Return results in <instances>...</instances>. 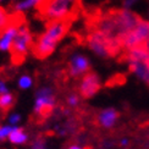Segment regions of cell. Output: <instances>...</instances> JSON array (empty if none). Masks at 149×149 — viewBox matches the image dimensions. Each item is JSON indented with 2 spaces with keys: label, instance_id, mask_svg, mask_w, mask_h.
<instances>
[{
  "label": "cell",
  "instance_id": "1",
  "mask_svg": "<svg viewBox=\"0 0 149 149\" xmlns=\"http://www.w3.org/2000/svg\"><path fill=\"white\" fill-rule=\"evenodd\" d=\"M71 21H55L48 22L44 31L37 37L32 54L37 59L44 60L56 50L59 43L69 33Z\"/></svg>",
  "mask_w": 149,
  "mask_h": 149
},
{
  "label": "cell",
  "instance_id": "2",
  "mask_svg": "<svg viewBox=\"0 0 149 149\" xmlns=\"http://www.w3.org/2000/svg\"><path fill=\"white\" fill-rule=\"evenodd\" d=\"M81 0H45L38 9V14L47 23L55 21L72 22L81 11Z\"/></svg>",
  "mask_w": 149,
  "mask_h": 149
},
{
  "label": "cell",
  "instance_id": "3",
  "mask_svg": "<svg viewBox=\"0 0 149 149\" xmlns=\"http://www.w3.org/2000/svg\"><path fill=\"white\" fill-rule=\"evenodd\" d=\"M86 45L93 54L102 59L116 58L122 53L119 42L110 38L94 27H92L86 36Z\"/></svg>",
  "mask_w": 149,
  "mask_h": 149
},
{
  "label": "cell",
  "instance_id": "4",
  "mask_svg": "<svg viewBox=\"0 0 149 149\" xmlns=\"http://www.w3.org/2000/svg\"><path fill=\"white\" fill-rule=\"evenodd\" d=\"M128 70L139 81L149 86V53L144 48H136L122 54Z\"/></svg>",
  "mask_w": 149,
  "mask_h": 149
},
{
  "label": "cell",
  "instance_id": "5",
  "mask_svg": "<svg viewBox=\"0 0 149 149\" xmlns=\"http://www.w3.org/2000/svg\"><path fill=\"white\" fill-rule=\"evenodd\" d=\"M34 40H36L34 36L31 28L28 27V24L24 23V21H22L21 24L18 26L17 34L15 37L14 44H12V49L10 53L12 63L16 65L22 64L26 60L27 55L29 53H32Z\"/></svg>",
  "mask_w": 149,
  "mask_h": 149
},
{
  "label": "cell",
  "instance_id": "6",
  "mask_svg": "<svg viewBox=\"0 0 149 149\" xmlns=\"http://www.w3.org/2000/svg\"><path fill=\"white\" fill-rule=\"evenodd\" d=\"M56 107V95L52 87L43 86L37 89L34 95L33 114L39 119L49 117Z\"/></svg>",
  "mask_w": 149,
  "mask_h": 149
},
{
  "label": "cell",
  "instance_id": "7",
  "mask_svg": "<svg viewBox=\"0 0 149 149\" xmlns=\"http://www.w3.org/2000/svg\"><path fill=\"white\" fill-rule=\"evenodd\" d=\"M148 40H149V20L141 18V21L132 31H130L128 33L121 37L120 44L122 48V53L143 47Z\"/></svg>",
  "mask_w": 149,
  "mask_h": 149
},
{
  "label": "cell",
  "instance_id": "8",
  "mask_svg": "<svg viewBox=\"0 0 149 149\" xmlns=\"http://www.w3.org/2000/svg\"><path fill=\"white\" fill-rule=\"evenodd\" d=\"M102 89V79L99 74L89 71L83 77H81L78 83V94L82 99H91L98 94Z\"/></svg>",
  "mask_w": 149,
  "mask_h": 149
},
{
  "label": "cell",
  "instance_id": "9",
  "mask_svg": "<svg viewBox=\"0 0 149 149\" xmlns=\"http://www.w3.org/2000/svg\"><path fill=\"white\" fill-rule=\"evenodd\" d=\"M91 71V61L82 53H73L67 60V73L72 78H81Z\"/></svg>",
  "mask_w": 149,
  "mask_h": 149
},
{
  "label": "cell",
  "instance_id": "10",
  "mask_svg": "<svg viewBox=\"0 0 149 149\" xmlns=\"http://www.w3.org/2000/svg\"><path fill=\"white\" fill-rule=\"evenodd\" d=\"M23 21L22 16H17L15 21L11 24H9L4 31L0 32V53H11L12 44H14L15 37L17 34L18 26Z\"/></svg>",
  "mask_w": 149,
  "mask_h": 149
},
{
  "label": "cell",
  "instance_id": "11",
  "mask_svg": "<svg viewBox=\"0 0 149 149\" xmlns=\"http://www.w3.org/2000/svg\"><path fill=\"white\" fill-rule=\"evenodd\" d=\"M119 119H120V113L115 108H105L97 114L95 122L103 130H111L116 126Z\"/></svg>",
  "mask_w": 149,
  "mask_h": 149
},
{
  "label": "cell",
  "instance_id": "12",
  "mask_svg": "<svg viewBox=\"0 0 149 149\" xmlns=\"http://www.w3.org/2000/svg\"><path fill=\"white\" fill-rule=\"evenodd\" d=\"M44 1L45 0H16L15 4L10 8V11L16 16H22L31 10H38Z\"/></svg>",
  "mask_w": 149,
  "mask_h": 149
},
{
  "label": "cell",
  "instance_id": "13",
  "mask_svg": "<svg viewBox=\"0 0 149 149\" xmlns=\"http://www.w3.org/2000/svg\"><path fill=\"white\" fill-rule=\"evenodd\" d=\"M28 141V133L24 131V128L20 126H14L12 131L9 136V142L11 144L15 146H22L24 143H27Z\"/></svg>",
  "mask_w": 149,
  "mask_h": 149
},
{
  "label": "cell",
  "instance_id": "14",
  "mask_svg": "<svg viewBox=\"0 0 149 149\" xmlns=\"http://www.w3.org/2000/svg\"><path fill=\"white\" fill-rule=\"evenodd\" d=\"M16 17L17 16L12 14L8 8L0 6V32L4 31L9 24H11L12 22H14Z\"/></svg>",
  "mask_w": 149,
  "mask_h": 149
},
{
  "label": "cell",
  "instance_id": "15",
  "mask_svg": "<svg viewBox=\"0 0 149 149\" xmlns=\"http://www.w3.org/2000/svg\"><path fill=\"white\" fill-rule=\"evenodd\" d=\"M15 102H16V98L11 92L0 95V110H1L3 113L9 111L15 105Z\"/></svg>",
  "mask_w": 149,
  "mask_h": 149
},
{
  "label": "cell",
  "instance_id": "16",
  "mask_svg": "<svg viewBox=\"0 0 149 149\" xmlns=\"http://www.w3.org/2000/svg\"><path fill=\"white\" fill-rule=\"evenodd\" d=\"M33 84H34V79H33V77L31 76V74H28V73H23V74H21L20 77H18V79H17V87L20 89H22V91H28V89H31L33 87Z\"/></svg>",
  "mask_w": 149,
  "mask_h": 149
},
{
  "label": "cell",
  "instance_id": "17",
  "mask_svg": "<svg viewBox=\"0 0 149 149\" xmlns=\"http://www.w3.org/2000/svg\"><path fill=\"white\" fill-rule=\"evenodd\" d=\"M66 104H67V107L71 108V109H74V108L79 107L81 95L78 94V93H70V94L66 97Z\"/></svg>",
  "mask_w": 149,
  "mask_h": 149
},
{
  "label": "cell",
  "instance_id": "18",
  "mask_svg": "<svg viewBox=\"0 0 149 149\" xmlns=\"http://www.w3.org/2000/svg\"><path fill=\"white\" fill-rule=\"evenodd\" d=\"M14 126H10V125H1L0 126V142L9 139V136L12 131Z\"/></svg>",
  "mask_w": 149,
  "mask_h": 149
},
{
  "label": "cell",
  "instance_id": "19",
  "mask_svg": "<svg viewBox=\"0 0 149 149\" xmlns=\"http://www.w3.org/2000/svg\"><path fill=\"white\" fill-rule=\"evenodd\" d=\"M21 115L18 113H11L8 117V125L10 126H18V123L21 122Z\"/></svg>",
  "mask_w": 149,
  "mask_h": 149
},
{
  "label": "cell",
  "instance_id": "20",
  "mask_svg": "<svg viewBox=\"0 0 149 149\" xmlns=\"http://www.w3.org/2000/svg\"><path fill=\"white\" fill-rule=\"evenodd\" d=\"M138 1H139V0H122V9L131 10Z\"/></svg>",
  "mask_w": 149,
  "mask_h": 149
},
{
  "label": "cell",
  "instance_id": "21",
  "mask_svg": "<svg viewBox=\"0 0 149 149\" xmlns=\"http://www.w3.org/2000/svg\"><path fill=\"white\" fill-rule=\"evenodd\" d=\"M9 92H10V89H9L8 82H6L5 79L0 78V95L6 94V93H9Z\"/></svg>",
  "mask_w": 149,
  "mask_h": 149
},
{
  "label": "cell",
  "instance_id": "22",
  "mask_svg": "<svg viewBox=\"0 0 149 149\" xmlns=\"http://www.w3.org/2000/svg\"><path fill=\"white\" fill-rule=\"evenodd\" d=\"M32 149H45V143L43 139H36L32 143Z\"/></svg>",
  "mask_w": 149,
  "mask_h": 149
},
{
  "label": "cell",
  "instance_id": "23",
  "mask_svg": "<svg viewBox=\"0 0 149 149\" xmlns=\"http://www.w3.org/2000/svg\"><path fill=\"white\" fill-rule=\"evenodd\" d=\"M16 0H0V6H4V8H11L12 5L15 4Z\"/></svg>",
  "mask_w": 149,
  "mask_h": 149
},
{
  "label": "cell",
  "instance_id": "24",
  "mask_svg": "<svg viewBox=\"0 0 149 149\" xmlns=\"http://www.w3.org/2000/svg\"><path fill=\"white\" fill-rule=\"evenodd\" d=\"M119 144H120L121 148H126V147L130 146V139L126 138V137H123V138H121V139L119 141Z\"/></svg>",
  "mask_w": 149,
  "mask_h": 149
},
{
  "label": "cell",
  "instance_id": "25",
  "mask_svg": "<svg viewBox=\"0 0 149 149\" xmlns=\"http://www.w3.org/2000/svg\"><path fill=\"white\" fill-rule=\"evenodd\" d=\"M66 149H84V148H83L82 146H79V144H76V143H74V144H70Z\"/></svg>",
  "mask_w": 149,
  "mask_h": 149
},
{
  "label": "cell",
  "instance_id": "26",
  "mask_svg": "<svg viewBox=\"0 0 149 149\" xmlns=\"http://www.w3.org/2000/svg\"><path fill=\"white\" fill-rule=\"evenodd\" d=\"M148 15H149V11H148Z\"/></svg>",
  "mask_w": 149,
  "mask_h": 149
},
{
  "label": "cell",
  "instance_id": "27",
  "mask_svg": "<svg viewBox=\"0 0 149 149\" xmlns=\"http://www.w3.org/2000/svg\"><path fill=\"white\" fill-rule=\"evenodd\" d=\"M45 149H47V148H45Z\"/></svg>",
  "mask_w": 149,
  "mask_h": 149
}]
</instances>
